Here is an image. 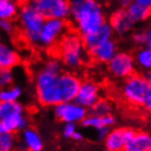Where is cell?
Instances as JSON below:
<instances>
[{"label": "cell", "mask_w": 151, "mask_h": 151, "mask_svg": "<svg viewBox=\"0 0 151 151\" xmlns=\"http://www.w3.org/2000/svg\"><path fill=\"white\" fill-rule=\"evenodd\" d=\"M73 27L77 33L85 37L97 30L106 21L104 9L97 0H70Z\"/></svg>", "instance_id": "obj_1"}, {"label": "cell", "mask_w": 151, "mask_h": 151, "mask_svg": "<svg viewBox=\"0 0 151 151\" xmlns=\"http://www.w3.org/2000/svg\"><path fill=\"white\" fill-rule=\"evenodd\" d=\"M56 52L64 67L72 72L80 70L88 60V50L83 37L73 31H68L60 41Z\"/></svg>", "instance_id": "obj_2"}, {"label": "cell", "mask_w": 151, "mask_h": 151, "mask_svg": "<svg viewBox=\"0 0 151 151\" xmlns=\"http://www.w3.org/2000/svg\"><path fill=\"white\" fill-rule=\"evenodd\" d=\"M17 20L23 40L30 45L39 46L40 33L46 19L37 9L33 2L20 6Z\"/></svg>", "instance_id": "obj_3"}, {"label": "cell", "mask_w": 151, "mask_h": 151, "mask_svg": "<svg viewBox=\"0 0 151 151\" xmlns=\"http://www.w3.org/2000/svg\"><path fill=\"white\" fill-rule=\"evenodd\" d=\"M34 94L38 103L43 107H54L62 103L58 89V76L39 67L33 74Z\"/></svg>", "instance_id": "obj_4"}, {"label": "cell", "mask_w": 151, "mask_h": 151, "mask_svg": "<svg viewBox=\"0 0 151 151\" xmlns=\"http://www.w3.org/2000/svg\"><path fill=\"white\" fill-rule=\"evenodd\" d=\"M151 85L148 83L143 74H137L124 80L120 93L124 101L131 106H143Z\"/></svg>", "instance_id": "obj_5"}, {"label": "cell", "mask_w": 151, "mask_h": 151, "mask_svg": "<svg viewBox=\"0 0 151 151\" xmlns=\"http://www.w3.org/2000/svg\"><path fill=\"white\" fill-rule=\"evenodd\" d=\"M67 32V21L60 19H46L40 33L39 46L45 50H50L59 44Z\"/></svg>", "instance_id": "obj_6"}, {"label": "cell", "mask_w": 151, "mask_h": 151, "mask_svg": "<svg viewBox=\"0 0 151 151\" xmlns=\"http://www.w3.org/2000/svg\"><path fill=\"white\" fill-rule=\"evenodd\" d=\"M134 56L127 51H118L113 60L107 64L109 74L118 80H126L136 73Z\"/></svg>", "instance_id": "obj_7"}, {"label": "cell", "mask_w": 151, "mask_h": 151, "mask_svg": "<svg viewBox=\"0 0 151 151\" xmlns=\"http://www.w3.org/2000/svg\"><path fill=\"white\" fill-rule=\"evenodd\" d=\"M88 114V109L77 104L75 101L60 103L53 107L54 117L63 124H82Z\"/></svg>", "instance_id": "obj_8"}, {"label": "cell", "mask_w": 151, "mask_h": 151, "mask_svg": "<svg viewBox=\"0 0 151 151\" xmlns=\"http://www.w3.org/2000/svg\"><path fill=\"white\" fill-rule=\"evenodd\" d=\"M33 4L45 19L66 21L71 16L70 0H34Z\"/></svg>", "instance_id": "obj_9"}, {"label": "cell", "mask_w": 151, "mask_h": 151, "mask_svg": "<svg viewBox=\"0 0 151 151\" xmlns=\"http://www.w3.org/2000/svg\"><path fill=\"white\" fill-rule=\"evenodd\" d=\"M82 84L81 77L72 71H64L58 76V89L62 103L75 101Z\"/></svg>", "instance_id": "obj_10"}, {"label": "cell", "mask_w": 151, "mask_h": 151, "mask_svg": "<svg viewBox=\"0 0 151 151\" xmlns=\"http://www.w3.org/2000/svg\"><path fill=\"white\" fill-rule=\"evenodd\" d=\"M101 98V88L93 80L82 81L78 93L76 95L75 101L86 109L92 108L97 101Z\"/></svg>", "instance_id": "obj_11"}, {"label": "cell", "mask_w": 151, "mask_h": 151, "mask_svg": "<svg viewBox=\"0 0 151 151\" xmlns=\"http://www.w3.org/2000/svg\"><path fill=\"white\" fill-rule=\"evenodd\" d=\"M134 132V130L129 127L111 128L104 140V147L106 151H125L127 143Z\"/></svg>", "instance_id": "obj_12"}, {"label": "cell", "mask_w": 151, "mask_h": 151, "mask_svg": "<svg viewBox=\"0 0 151 151\" xmlns=\"http://www.w3.org/2000/svg\"><path fill=\"white\" fill-rule=\"evenodd\" d=\"M44 140L41 134L33 127L22 130L17 143V151H43Z\"/></svg>", "instance_id": "obj_13"}, {"label": "cell", "mask_w": 151, "mask_h": 151, "mask_svg": "<svg viewBox=\"0 0 151 151\" xmlns=\"http://www.w3.org/2000/svg\"><path fill=\"white\" fill-rule=\"evenodd\" d=\"M107 22L111 27L114 33L119 35V37H125V35H128V34L134 32V23L131 21L126 9H116L109 16Z\"/></svg>", "instance_id": "obj_14"}, {"label": "cell", "mask_w": 151, "mask_h": 151, "mask_svg": "<svg viewBox=\"0 0 151 151\" xmlns=\"http://www.w3.org/2000/svg\"><path fill=\"white\" fill-rule=\"evenodd\" d=\"M21 63V55L11 43L0 40V68L13 70Z\"/></svg>", "instance_id": "obj_15"}, {"label": "cell", "mask_w": 151, "mask_h": 151, "mask_svg": "<svg viewBox=\"0 0 151 151\" xmlns=\"http://www.w3.org/2000/svg\"><path fill=\"white\" fill-rule=\"evenodd\" d=\"M114 34L115 33H114L111 27L109 25L108 22H105L104 24L101 25V27H99L97 30L93 31L92 33L83 37V41H84L86 49L89 52L94 47L101 45V44H103V43L108 41V40H111Z\"/></svg>", "instance_id": "obj_16"}, {"label": "cell", "mask_w": 151, "mask_h": 151, "mask_svg": "<svg viewBox=\"0 0 151 151\" xmlns=\"http://www.w3.org/2000/svg\"><path fill=\"white\" fill-rule=\"evenodd\" d=\"M118 53V45L117 42L111 39L104 42L101 45L94 47L89 51V56L97 63L101 64H108L115 55Z\"/></svg>", "instance_id": "obj_17"}, {"label": "cell", "mask_w": 151, "mask_h": 151, "mask_svg": "<svg viewBox=\"0 0 151 151\" xmlns=\"http://www.w3.org/2000/svg\"><path fill=\"white\" fill-rule=\"evenodd\" d=\"M116 124V118L114 115L108 116H97L93 114H88L83 122L81 124L86 129L94 130L95 132L99 130H110Z\"/></svg>", "instance_id": "obj_18"}, {"label": "cell", "mask_w": 151, "mask_h": 151, "mask_svg": "<svg viewBox=\"0 0 151 151\" xmlns=\"http://www.w3.org/2000/svg\"><path fill=\"white\" fill-rule=\"evenodd\" d=\"M0 122L4 126L6 132H12V134H20L22 130L29 127V118L27 113L23 114H14L10 115L8 117L0 119Z\"/></svg>", "instance_id": "obj_19"}, {"label": "cell", "mask_w": 151, "mask_h": 151, "mask_svg": "<svg viewBox=\"0 0 151 151\" xmlns=\"http://www.w3.org/2000/svg\"><path fill=\"white\" fill-rule=\"evenodd\" d=\"M125 151H151V134L143 130L134 131Z\"/></svg>", "instance_id": "obj_20"}, {"label": "cell", "mask_w": 151, "mask_h": 151, "mask_svg": "<svg viewBox=\"0 0 151 151\" xmlns=\"http://www.w3.org/2000/svg\"><path fill=\"white\" fill-rule=\"evenodd\" d=\"M126 11L128 13V16H129V18L131 19V21L134 22V24L147 21L151 16L150 9L146 8V7H143L141 4H137V2H134V1L126 9Z\"/></svg>", "instance_id": "obj_21"}, {"label": "cell", "mask_w": 151, "mask_h": 151, "mask_svg": "<svg viewBox=\"0 0 151 151\" xmlns=\"http://www.w3.org/2000/svg\"><path fill=\"white\" fill-rule=\"evenodd\" d=\"M21 4L16 0H0V20H13L18 17Z\"/></svg>", "instance_id": "obj_22"}, {"label": "cell", "mask_w": 151, "mask_h": 151, "mask_svg": "<svg viewBox=\"0 0 151 151\" xmlns=\"http://www.w3.org/2000/svg\"><path fill=\"white\" fill-rule=\"evenodd\" d=\"M137 67L147 72L151 70V46H140L134 54Z\"/></svg>", "instance_id": "obj_23"}, {"label": "cell", "mask_w": 151, "mask_h": 151, "mask_svg": "<svg viewBox=\"0 0 151 151\" xmlns=\"http://www.w3.org/2000/svg\"><path fill=\"white\" fill-rule=\"evenodd\" d=\"M23 96V88L18 84H13L0 89V103H14L20 101Z\"/></svg>", "instance_id": "obj_24"}, {"label": "cell", "mask_w": 151, "mask_h": 151, "mask_svg": "<svg viewBox=\"0 0 151 151\" xmlns=\"http://www.w3.org/2000/svg\"><path fill=\"white\" fill-rule=\"evenodd\" d=\"M41 68L46 71L47 73H51L53 75L59 76L60 74H62L64 72V65L62 63V61L60 60V58L56 55V56H49L47 59H45L43 61V63L41 64Z\"/></svg>", "instance_id": "obj_25"}, {"label": "cell", "mask_w": 151, "mask_h": 151, "mask_svg": "<svg viewBox=\"0 0 151 151\" xmlns=\"http://www.w3.org/2000/svg\"><path fill=\"white\" fill-rule=\"evenodd\" d=\"M27 113L24 105L21 101H14V103H0V119L8 117L10 115L14 114H23Z\"/></svg>", "instance_id": "obj_26"}, {"label": "cell", "mask_w": 151, "mask_h": 151, "mask_svg": "<svg viewBox=\"0 0 151 151\" xmlns=\"http://www.w3.org/2000/svg\"><path fill=\"white\" fill-rule=\"evenodd\" d=\"M114 105L113 103L107 98H101L92 108L89 109V114L97 116H108L113 115Z\"/></svg>", "instance_id": "obj_27"}, {"label": "cell", "mask_w": 151, "mask_h": 151, "mask_svg": "<svg viewBox=\"0 0 151 151\" xmlns=\"http://www.w3.org/2000/svg\"><path fill=\"white\" fill-rule=\"evenodd\" d=\"M18 137L12 132L0 134V151H17Z\"/></svg>", "instance_id": "obj_28"}, {"label": "cell", "mask_w": 151, "mask_h": 151, "mask_svg": "<svg viewBox=\"0 0 151 151\" xmlns=\"http://www.w3.org/2000/svg\"><path fill=\"white\" fill-rule=\"evenodd\" d=\"M14 72L13 70L0 68V89L14 84Z\"/></svg>", "instance_id": "obj_29"}, {"label": "cell", "mask_w": 151, "mask_h": 151, "mask_svg": "<svg viewBox=\"0 0 151 151\" xmlns=\"http://www.w3.org/2000/svg\"><path fill=\"white\" fill-rule=\"evenodd\" d=\"M16 23L13 20H0V32L6 35H13L16 33Z\"/></svg>", "instance_id": "obj_30"}, {"label": "cell", "mask_w": 151, "mask_h": 151, "mask_svg": "<svg viewBox=\"0 0 151 151\" xmlns=\"http://www.w3.org/2000/svg\"><path fill=\"white\" fill-rule=\"evenodd\" d=\"M77 130H78V128H77L76 124H63L61 134L63 136V138L73 139V137H74V134H75Z\"/></svg>", "instance_id": "obj_31"}, {"label": "cell", "mask_w": 151, "mask_h": 151, "mask_svg": "<svg viewBox=\"0 0 151 151\" xmlns=\"http://www.w3.org/2000/svg\"><path fill=\"white\" fill-rule=\"evenodd\" d=\"M131 41L134 44L138 46H143L146 45V33L145 31H134L131 33Z\"/></svg>", "instance_id": "obj_32"}, {"label": "cell", "mask_w": 151, "mask_h": 151, "mask_svg": "<svg viewBox=\"0 0 151 151\" xmlns=\"http://www.w3.org/2000/svg\"><path fill=\"white\" fill-rule=\"evenodd\" d=\"M143 107L146 108V110H147V111L151 113V86H150V89H149V92H148L147 97H146V101H145Z\"/></svg>", "instance_id": "obj_33"}, {"label": "cell", "mask_w": 151, "mask_h": 151, "mask_svg": "<svg viewBox=\"0 0 151 151\" xmlns=\"http://www.w3.org/2000/svg\"><path fill=\"white\" fill-rule=\"evenodd\" d=\"M134 0H117V4L119 6V8L122 9H127L130 6V4H132Z\"/></svg>", "instance_id": "obj_34"}, {"label": "cell", "mask_w": 151, "mask_h": 151, "mask_svg": "<svg viewBox=\"0 0 151 151\" xmlns=\"http://www.w3.org/2000/svg\"><path fill=\"white\" fill-rule=\"evenodd\" d=\"M145 33H146V45L151 46V25L146 29Z\"/></svg>", "instance_id": "obj_35"}, {"label": "cell", "mask_w": 151, "mask_h": 151, "mask_svg": "<svg viewBox=\"0 0 151 151\" xmlns=\"http://www.w3.org/2000/svg\"><path fill=\"white\" fill-rule=\"evenodd\" d=\"M83 139H84V134H83L81 130H77L72 140H74V141H76V142H80V141H82Z\"/></svg>", "instance_id": "obj_36"}, {"label": "cell", "mask_w": 151, "mask_h": 151, "mask_svg": "<svg viewBox=\"0 0 151 151\" xmlns=\"http://www.w3.org/2000/svg\"><path fill=\"white\" fill-rule=\"evenodd\" d=\"M134 2H137V4H141L151 10V0H134Z\"/></svg>", "instance_id": "obj_37"}, {"label": "cell", "mask_w": 151, "mask_h": 151, "mask_svg": "<svg viewBox=\"0 0 151 151\" xmlns=\"http://www.w3.org/2000/svg\"><path fill=\"white\" fill-rule=\"evenodd\" d=\"M143 76H145L146 81H147L148 83L151 85V70H150V71L145 72V73H143Z\"/></svg>", "instance_id": "obj_38"}, {"label": "cell", "mask_w": 151, "mask_h": 151, "mask_svg": "<svg viewBox=\"0 0 151 151\" xmlns=\"http://www.w3.org/2000/svg\"><path fill=\"white\" fill-rule=\"evenodd\" d=\"M18 4H29V2H33L34 0H16Z\"/></svg>", "instance_id": "obj_39"}, {"label": "cell", "mask_w": 151, "mask_h": 151, "mask_svg": "<svg viewBox=\"0 0 151 151\" xmlns=\"http://www.w3.org/2000/svg\"><path fill=\"white\" fill-rule=\"evenodd\" d=\"M1 132H6V131H4V126H2V124H1V122H0V134H1Z\"/></svg>", "instance_id": "obj_40"}]
</instances>
